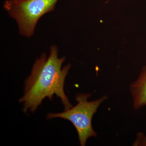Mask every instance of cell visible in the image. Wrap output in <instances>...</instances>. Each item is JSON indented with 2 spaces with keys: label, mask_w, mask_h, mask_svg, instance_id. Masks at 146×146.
Listing matches in <instances>:
<instances>
[{
  "label": "cell",
  "mask_w": 146,
  "mask_h": 146,
  "mask_svg": "<svg viewBox=\"0 0 146 146\" xmlns=\"http://www.w3.org/2000/svg\"><path fill=\"white\" fill-rule=\"evenodd\" d=\"M58 53L57 46L52 45L48 56L43 53L35 60L25 82L23 96L19 100L25 113L28 110L35 112L43 100L46 98L51 100L54 95L60 98L65 110L72 107L64 89L71 65L69 63L62 68L66 58L58 57Z\"/></svg>",
  "instance_id": "6da1fadb"
},
{
  "label": "cell",
  "mask_w": 146,
  "mask_h": 146,
  "mask_svg": "<svg viewBox=\"0 0 146 146\" xmlns=\"http://www.w3.org/2000/svg\"><path fill=\"white\" fill-rule=\"evenodd\" d=\"M59 0H5L3 7L17 23L19 34L29 38L34 35L40 18L54 11Z\"/></svg>",
  "instance_id": "7a4b0ae2"
},
{
  "label": "cell",
  "mask_w": 146,
  "mask_h": 146,
  "mask_svg": "<svg viewBox=\"0 0 146 146\" xmlns=\"http://www.w3.org/2000/svg\"><path fill=\"white\" fill-rule=\"evenodd\" d=\"M91 96L90 94H78L76 97L77 104L75 106L60 113H48L47 116L48 119L60 118L70 121L76 129L82 146L86 145L88 138L97 136L92 127V118L100 106L107 99L104 96L93 101H88Z\"/></svg>",
  "instance_id": "3957f363"
},
{
  "label": "cell",
  "mask_w": 146,
  "mask_h": 146,
  "mask_svg": "<svg viewBox=\"0 0 146 146\" xmlns=\"http://www.w3.org/2000/svg\"><path fill=\"white\" fill-rule=\"evenodd\" d=\"M130 89L134 109L146 106V66L143 67L138 78L131 84Z\"/></svg>",
  "instance_id": "277c9868"
}]
</instances>
